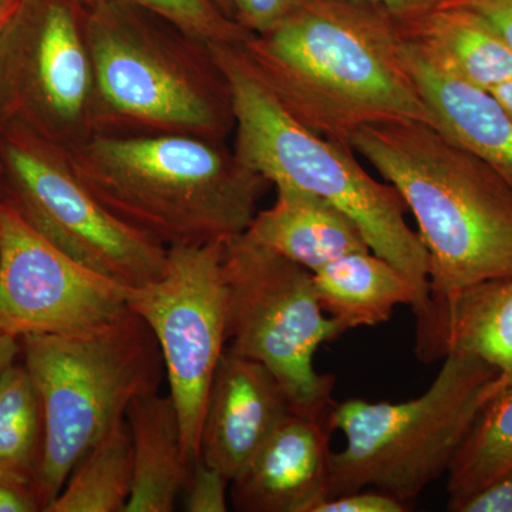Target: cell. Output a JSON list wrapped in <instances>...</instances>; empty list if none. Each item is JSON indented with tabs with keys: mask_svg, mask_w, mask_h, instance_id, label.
Masks as SVG:
<instances>
[{
	"mask_svg": "<svg viewBox=\"0 0 512 512\" xmlns=\"http://www.w3.org/2000/svg\"><path fill=\"white\" fill-rule=\"evenodd\" d=\"M404 40L399 20L377 3L299 0L276 28L238 49L293 120L349 146L357 130L373 124L436 127L404 60Z\"/></svg>",
	"mask_w": 512,
	"mask_h": 512,
	"instance_id": "cell-1",
	"label": "cell"
},
{
	"mask_svg": "<svg viewBox=\"0 0 512 512\" xmlns=\"http://www.w3.org/2000/svg\"><path fill=\"white\" fill-rule=\"evenodd\" d=\"M393 185L429 256L430 326L421 362L446 356V323L467 289L512 276V190L493 168L420 121L373 124L349 143Z\"/></svg>",
	"mask_w": 512,
	"mask_h": 512,
	"instance_id": "cell-2",
	"label": "cell"
},
{
	"mask_svg": "<svg viewBox=\"0 0 512 512\" xmlns=\"http://www.w3.org/2000/svg\"><path fill=\"white\" fill-rule=\"evenodd\" d=\"M69 154L111 215L167 249L244 235L269 185L212 138L94 136Z\"/></svg>",
	"mask_w": 512,
	"mask_h": 512,
	"instance_id": "cell-3",
	"label": "cell"
},
{
	"mask_svg": "<svg viewBox=\"0 0 512 512\" xmlns=\"http://www.w3.org/2000/svg\"><path fill=\"white\" fill-rule=\"evenodd\" d=\"M87 26L96 76L94 136L225 141L234 131L231 90L210 42L124 2L87 6Z\"/></svg>",
	"mask_w": 512,
	"mask_h": 512,
	"instance_id": "cell-4",
	"label": "cell"
},
{
	"mask_svg": "<svg viewBox=\"0 0 512 512\" xmlns=\"http://www.w3.org/2000/svg\"><path fill=\"white\" fill-rule=\"evenodd\" d=\"M211 47L231 90L234 153L269 184L312 192L355 222L370 251L396 266L413 285L416 343L421 342L430 326L429 256L407 224L409 210L402 195L367 173L352 148L293 120L256 79L238 46Z\"/></svg>",
	"mask_w": 512,
	"mask_h": 512,
	"instance_id": "cell-5",
	"label": "cell"
},
{
	"mask_svg": "<svg viewBox=\"0 0 512 512\" xmlns=\"http://www.w3.org/2000/svg\"><path fill=\"white\" fill-rule=\"evenodd\" d=\"M20 346L42 406L36 493L45 511L87 451L126 419L130 404L158 392L163 355L147 323L130 308L99 328L28 336Z\"/></svg>",
	"mask_w": 512,
	"mask_h": 512,
	"instance_id": "cell-6",
	"label": "cell"
},
{
	"mask_svg": "<svg viewBox=\"0 0 512 512\" xmlns=\"http://www.w3.org/2000/svg\"><path fill=\"white\" fill-rule=\"evenodd\" d=\"M497 382V370L480 357L450 352L416 399L333 403L329 423L346 446L330 454L328 498L375 488L409 504L447 473Z\"/></svg>",
	"mask_w": 512,
	"mask_h": 512,
	"instance_id": "cell-7",
	"label": "cell"
},
{
	"mask_svg": "<svg viewBox=\"0 0 512 512\" xmlns=\"http://www.w3.org/2000/svg\"><path fill=\"white\" fill-rule=\"evenodd\" d=\"M227 350L262 363L293 410L328 413L335 377L316 372L320 346L348 329L323 311L313 274L245 235L225 242Z\"/></svg>",
	"mask_w": 512,
	"mask_h": 512,
	"instance_id": "cell-8",
	"label": "cell"
},
{
	"mask_svg": "<svg viewBox=\"0 0 512 512\" xmlns=\"http://www.w3.org/2000/svg\"><path fill=\"white\" fill-rule=\"evenodd\" d=\"M0 188L30 227L87 268L128 288L164 274L168 249L111 215L66 148L20 124L0 127Z\"/></svg>",
	"mask_w": 512,
	"mask_h": 512,
	"instance_id": "cell-9",
	"label": "cell"
},
{
	"mask_svg": "<svg viewBox=\"0 0 512 512\" xmlns=\"http://www.w3.org/2000/svg\"><path fill=\"white\" fill-rule=\"evenodd\" d=\"M94 90L87 5L19 0L0 30V127L20 124L76 150L94 136Z\"/></svg>",
	"mask_w": 512,
	"mask_h": 512,
	"instance_id": "cell-10",
	"label": "cell"
},
{
	"mask_svg": "<svg viewBox=\"0 0 512 512\" xmlns=\"http://www.w3.org/2000/svg\"><path fill=\"white\" fill-rule=\"evenodd\" d=\"M225 242L168 249L157 281L131 288L128 308L156 336L185 453L200 460L202 423L215 370L227 349Z\"/></svg>",
	"mask_w": 512,
	"mask_h": 512,
	"instance_id": "cell-11",
	"label": "cell"
},
{
	"mask_svg": "<svg viewBox=\"0 0 512 512\" xmlns=\"http://www.w3.org/2000/svg\"><path fill=\"white\" fill-rule=\"evenodd\" d=\"M131 288L64 254L0 201V330L16 339L72 335L128 309Z\"/></svg>",
	"mask_w": 512,
	"mask_h": 512,
	"instance_id": "cell-12",
	"label": "cell"
},
{
	"mask_svg": "<svg viewBox=\"0 0 512 512\" xmlns=\"http://www.w3.org/2000/svg\"><path fill=\"white\" fill-rule=\"evenodd\" d=\"M292 412L262 363L225 349L208 393L200 460L234 480Z\"/></svg>",
	"mask_w": 512,
	"mask_h": 512,
	"instance_id": "cell-13",
	"label": "cell"
},
{
	"mask_svg": "<svg viewBox=\"0 0 512 512\" xmlns=\"http://www.w3.org/2000/svg\"><path fill=\"white\" fill-rule=\"evenodd\" d=\"M330 412V410H329ZM329 412H292L231 481L241 512H312L328 498Z\"/></svg>",
	"mask_w": 512,
	"mask_h": 512,
	"instance_id": "cell-14",
	"label": "cell"
},
{
	"mask_svg": "<svg viewBox=\"0 0 512 512\" xmlns=\"http://www.w3.org/2000/svg\"><path fill=\"white\" fill-rule=\"evenodd\" d=\"M403 53L436 127L490 165L512 190L510 114L488 90L441 66L407 37Z\"/></svg>",
	"mask_w": 512,
	"mask_h": 512,
	"instance_id": "cell-15",
	"label": "cell"
},
{
	"mask_svg": "<svg viewBox=\"0 0 512 512\" xmlns=\"http://www.w3.org/2000/svg\"><path fill=\"white\" fill-rule=\"evenodd\" d=\"M276 201L258 211L245 237L319 271L340 256L370 251L355 222L330 202L296 187H275Z\"/></svg>",
	"mask_w": 512,
	"mask_h": 512,
	"instance_id": "cell-16",
	"label": "cell"
},
{
	"mask_svg": "<svg viewBox=\"0 0 512 512\" xmlns=\"http://www.w3.org/2000/svg\"><path fill=\"white\" fill-rule=\"evenodd\" d=\"M126 420L133 444V485L124 512H173L192 467L170 394L137 397Z\"/></svg>",
	"mask_w": 512,
	"mask_h": 512,
	"instance_id": "cell-17",
	"label": "cell"
},
{
	"mask_svg": "<svg viewBox=\"0 0 512 512\" xmlns=\"http://www.w3.org/2000/svg\"><path fill=\"white\" fill-rule=\"evenodd\" d=\"M402 29L431 59L480 89L512 80L510 43L473 10L439 8Z\"/></svg>",
	"mask_w": 512,
	"mask_h": 512,
	"instance_id": "cell-18",
	"label": "cell"
},
{
	"mask_svg": "<svg viewBox=\"0 0 512 512\" xmlns=\"http://www.w3.org/2000/svg\"><path fill=\"white\" fill-rule=\"evenodd\" d=\"M320 306L346 329L375 328L394 308L416 306V292L389 261L372 251L353 252L313 272Z\"/></svg>",
	"mask_w": 512,
	"mask_h": 512,
	"instance_id": "cell-19",
	"label": "cell"
},
{
	"mask_svg": "<svg viewBox=\"0 0 512 512\" xmlns=\"http://www.w3.org/2000/svg\"><path fill=\"white\" fill-rule=\"evenodd\" d=\"M450 352L468 353L493 366L497 394L512 387V276L458 296L447 315L446 355Z\"/></svg>",
	"mask_w": 512,
	"mask_h": 512,
	"instance_id": "cell-20",
	"label": "cell"
},
{
	"mask_svg": "<svg viewBox=\"0 0 512 512\" xmlns=\"http://www.w3.org/2000/svg\"><path fill=\"white\" fill-rule=\"evenodd\" d=\"M133 485V444L121 420L73 468L45 512H124Z\"/></svg>",
	"mask_w": 512,
	"mask_h": 512,
	"instance_id": "cell-21",
	"label": "cell"
},
{
	"mask_svg": "<svg viewBox=\"0 0 512 512\" xmlns=\"http://www.w3.org/2000/svg\"><path fill=\"white\" fill-rule=\"evenodd\" d=\"M42 448L39 394L25 363H13L0 376V483L37 497Z\"/></svg>",
	"mask_w": 512,
	"mask_h": 512,
	"instance_id": "cell-22",
	"label": "cell"
},
{
	"mask_svg": "<svg viewBox=\"0 0 512 512\" xmlns=\"http://www.w3.org/2000/svg\"><path fill=\"white\" fill-rule=\"evenodd\" d=\"M512 471V387L494 397L448 468L447 510Z\"/></svg>",
	"mask_w": 512,
	"mask_h": 512,
	"instance_id": "cell-23",
	"label": "cell"
},
{
	"mask_svg": "<svg viewBox=\"0 0 512 512\" xmlns=\"http://www.w3.org/2000/svg\"><path fill=\"white\" fill-rule=\"evenodd\" d=\"M84 5L101 2H124L153 10L171 20L191 35L205 42L241 46L251 37L248 30L228 18L210 0H80Z\"/></svg>",
	"mask_w": 512,
	"mask_h": 512,
	"instance_id": "cell-24",
	"label": "cell"
},
{
	"mask_svg": "<svg viewBox=\"0 0 512 512\" xmlns=\"http://www.w3.org/2000/svg\"><path fill=\"white\" fill-rule=\"evenodd\" d=\"M231 480L204 461L192 467L190 480L184 488V510L188 512L228 511V490Z\"/></svg>",
	"mask_w": 512,
	"mask_h": 512,
	"instance_id": "cell-25",
	"label": "cell"
},
{
	"mask_svg": "<svg viewBox=\"0 0 512 512\" xmlns=\"http://www.w3.org/2000/svg\"><path fill=\"white\" fill-rule=\"evenodd\" d=\"M299 0H232V18L251 35L276 28Z\"/></svg>",
	"mask_w": 512,
	"mask_h": 512,
	"instance_id": "cell-26",
	"label": "cell"
},
{
	"mask_svg": "<svg viewBox=\"0 0 512 512\" xmlns=\"http://www.w3.org/2000/svg\"><path fill=\"white\" fill-rule=\"evenodd\" d=\"M409 505L393 495L375 490H360L355 493L326 498L312 512H404Z\"/></svg>",
	"mask_w": 512,
	"mask_h": 512,
	"instance_id": "cell-27",
	"label": "cell"
},
{
	"mask_svg": "<svg viewBox=\"0 0 512 512\" xmlns=\"http://www.w3.org/2000/svg\"><path fill=\"white\" fill-rule=\"evenodd\" d=\"M453 512H512V471L458 503Z\"/></svg>",
	"mask_w": 512,
	"mask_h": 512,
	"instance_id": "cell-28",
	"label": "cell"
},
{
	"mask_svg": "<svg viewBox=\"0 0 512 512\" xmlns=\"http://www.w3.org/2000/svg\"><path fill=\"white\" fill-rule=\"evenodd\" d=\"M441 8L473 10L488 20L512 47V0H446Z\"/></svg>",
	"mask_w": 512,
	"mask_h": 512,
	"instance_id": "cell-29",
	"label": "cell"
},
{
	"mask_svg": "<svg viewBox=\"0 0 512 512\" xmlns=\"http://www.w3.org/2000/svg\"><path fill=\"white\" fill-rule=\"evenodd\" d=\"M367 2L384 6L402 25H406L441 8L446 0H367Z\"/></svg>",
	"mask_w": 512,
	"mask_h": 512,
	"instance_id": "cell-30",
	"label": "cell"
},
{
	"mask_svg": "<svg viewBox=\"0 0 512 512\" xmlns=\"http://www.w3.org/2000/svg\"><path fill=\"white\" fill-rule=\"evenodd\" d=\"M42 505L35 494L0 483V512H36Z\"/></svg>",
	"mask_w": 512,
	"mask_h": 512,
	"instance_id": "cell-31",
	"label": "cell"
},
{
	"mask_svg": "<svg viewBox=\"0 0 512 512\" xmlns=\"http://www.w3.org/2000/svg\"><path fill=\"white\" fill-rule=\"evenodd\" d=\"M22 353L20 340L0 330V376L9 369Z\"/></svg>",
	"mask_w": 512,
	"mask_h": 512,
	"instance_id": "cell-32",
	"label": "cell"
},
{
	"mask_svg": "<svg viewBox=\"0 0 512 512\" xmlns=\"http://www.w3.org/2000/svg\"><path fill=\"white\" fill-rule=\"evenodd\" d=\"M501 107L512 117V80H508L500 86L494 87L490 92Z\"/></svg>",
	"mask_w": 512,
	"mask_h": 512,
	"instance_id": "cell-33",
	"label": "cell"
},
{
	"mask_svg": "<svg viewBox=\"0 0 512 512\" xmlns=\"http://www.w3.org/2000/svg\"><path fill=\"white\" fill-rule=\"evenodd\" d=\"M19 0H3L0 2V30H2L5 23L8 22L12 13L15 12Z\"/></svg>",
	"mask_w": 512,
	"mask_h": 512,
	"instance_id": "cell-34",
	"label": "cell"
},
{
	"mask_svg": "<svg viewBox=\"0 0 512 512\" xmlns=\"http://www.w3.org/2000/svg\"><path fill=\"white\" fill-rule=\"evenodd\" d=\"M210 2L214 3L228 18L234 19L232 18V0H210Z\"/></svg>",
	"mask_w": 512,
	"mask_h": 512,
	"instance_id": "cell-35",
	"label": "cell"
},
{
	"mask_svg": "<svg viewBox=\"0 0 512 512\" xmlns=\"http://www.w3.org/2000/svg\"><path fill=\"white\" fill-rule=\"evenodd\" d=\"M0 201H2V188H0Z\"/></svg>",
	"mask_w": 512,
	"mask_h": 512,
	"instance_id": "cell-36",
	"label": "cell"
},
{
	"mask_svg": "<svg viewBox=\"0 0 512 512\" xmlns=\"http://www.w3.org/2000/svg\"><path fill=\"white\" fill-rule=\"evenodd\" d=\"M0 2H3V0H0Z\"/></svg>",
	"mask_w": 512,
	"mask_h": 512,
	"instance_id": "cell-37",
	"label": "cell"
}]
</instances>
